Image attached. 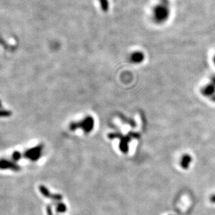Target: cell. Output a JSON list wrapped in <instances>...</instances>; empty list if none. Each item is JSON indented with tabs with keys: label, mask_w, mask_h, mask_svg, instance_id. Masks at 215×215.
I'll return each instance as SVG.
<instances>
[{
	"label": "cell",
	"mask_w": 215,
	"mask_h": 215,
	"mask_svg": "<svg viewBox=\"0 0 215 215\" xmlns=\"http://www.w3.org/2000/svg\"><path fill=\"white\" fill-rule=\"evenodd\" d=\"M190 162V157L189 156H184L182 159V166L183 168H187V165Z\"/></svg>",
	"instance_id": "6da1fadb"
}]
</instances>
